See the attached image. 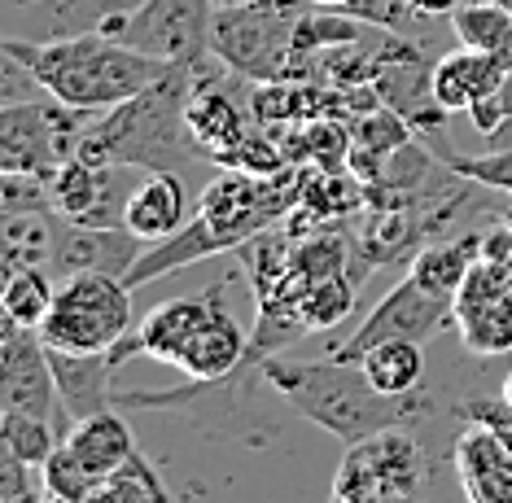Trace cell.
<instances>
[{"label": "cell", "mask_w": 512, "mask_h": 503, "mask_svg": "<svg viewBox=\"0 0 512 503\" xmlns=\"http://www.w3.org/2000/svg\"><path fill=\"white\" fill-rule=\"evenodd\" d=\"M298 189H302V171L285 167L281 175H241V171H224L215 184H206L197 215L184 224L176 237L145 245V254L132 263L127 272V289L158 280L167 272H180L189 263H202L211 254L224 250H241L246 241H254L259 232H267L272 219H281L285 210L298 206Z\"/></svg>", "instance_id": "1"}, {"label": "cell", "mask_w": 512, "mask_h": 503, "mask_svg": "<svg viewBox=\"0 0 512 503\" xmlns=\"http://www.w3.org/2000/svg\"><path fill=\"white\" fill-rule=\"evenodd\" d=\"M263 377L272 381L276 394H285L289 407L298 416H307L311 425H320L324 434L355 447L372 434L386 429H412L416 420L429 416V394H381L368 381V372L359 364H342V359H285L267 355Z\"/></svg>", "instance_id": "2"}, {"label": "cell", "mask_w": 512, "mask_h": 503, "mask_svg": "<svg viewBox=\"0 0 512 503\" xmlns=\"http://www.w3.org/2000/svg\"><path fill=\"white\" fill-rule=\"evenodd\" d=\"M193 88V62H176L154 88L136 92L114 110H101L84 127L75 158L88 167H136V171H184L206 158L197 145L184 101Z\"/></svg>", "instance_id": "3"}, {"label": "cell", "mask_w": 512, "mask_h": 503, "mask_svg": "<svg viewBox=\"0 0 512 503\" xmlns=\"http://www.w3.org/2000/svg\"><path fill=\"white\" fill-rule=\"evenodd\" d=\"M5 57H14L36 75L44 97L71 105V110H114L136 92L154 88L176 62H162L141 49H127L110 31H84L66 40H22L9 35Z\"/></svg>", "instance_id": "4"}, {"label": "cell", "mask_w": 512, "mask_h": 503, "mask_svg": "<svg viewBox=\"0 0 512 503\" xmlns=\"http://www.w3.org/2000/svg\"><path fill=\"white\" fill-rule=\"evenodd\" d=\"M311 0H246V5H219L211 27V57L250 84L289 79L294 62V35Z\"/></svg>", "instance_id": "5"}, {"label": "cell", "mask_w": 512, "mask_h": 503, "mask_svg": "<svg viewBox=\"0 0 512 503\" xmlns=\"http://www.w3.org/2000/svg\"><path fill=\"white\" fill-rule=\"evenodd\" d=\"M132 333V289L114 272H75L57 285L53 311L44 315L40 337L53 350H114Z\"/></svg>", "instance_id": "6"}, {"label": "cell", "mask_w": 512, "mask_h": 503, "mask_svg": "<svg viewBox=\"0 0 512 503\" xmlns=\"http://www.w3.org/2000/svg\"><path fill=\"white\" fill-rule=\"evenodd\" d=\"M425 455L407 429H386L346 447L329 503H421Z\"/></svg>", "instance_id": "7"}, {"label": "cell", "mask_w": 512, "mask_h": 503, "mask_svg": "<svg viewBox=\"0 0 512 503\" xmlns=\"http://www.w3.org/2000/svg\"><path fill=\"white\" fill-rule=\"evenodd\" d=\"M92 110H71L62 101H14L0 110V171L5 175H49L75 158Z\"/></svg>", "instance_id": "8"}, {"label": "cell", "mask_w": 512, "mask_h": 503, "mask_svg": "<svg viewBox=\"0 0 512 503\" xmlns=\"http://www.w3.org/2000/svg\"><path fill=\"white\" fill-rule=\"evenodd\" d=\"M456 477L469 503H512V403L477 399L460 407Z\"/></svg>", "instance_id": "9"}, {"label": "cell", "mask_w": 512, "mask_h": 503, "mask_svg": "<svg viewBox=\"0 0 512 503\" xmlns=\"http://www.w3.org/2000/svg\"><path fill=\"white\" fill-rule=\"evenodd\" d=\"M451 320H456V298L421 285L416 276H403L399 285L368 311V320L359 324L346 342L333 346V359L359 364V359L381 342H421L425 346L429 337L442 333Z\"/></svg>", "instance_id": "10"}, {"label": "cell", "mask_w": 512, "mask_h": 503, "mask_svg": "<svg viewBox=\"0 0 512 503\" xmlns=\"http://www.w3.org/2000/svg\"><path fill=\"white\" fill-rule=\"evenodd\" d=\"M219 0H141L110 27L114 40L162 62H202L211 57V27Z\"/></svg>", "instance_id": "11"}, {"label": "cell", "mask_w": 512, "mask_h": 503, "mask_svg": "<svg viewBox=\"0 0 512 503\" xmlns=\"http://www.w3.org/2000/svg\"><path fill=\"white\" fill-rule=\"evenodd\" d=\"M456 329L473 355L512 350V263L477 259L456 294Z\"/></svg>", "instance_id": "12"}, {"label": "cell", "mask_w": 512, "mask_h": 503, "mask_svg": "<svg viewBox=\"0 0 512 503\" xmlns=\"http://www.w3.org/2000/svg\"><path fill=\"white\" fill-rule=\"evenodd\" d=\"M0 407L22 416H40L66 420L62 412V394H57V377L49 364V346L36 329L5 320V346H0Z\"/></svg>", "instance_id": "13"}, {"label": "cell", "mask_w": 512, "mask_h": 503, "mask_svg": "<svg viewBox=\"0 0 512 503\" xmlns=\"http://www.w3.org/2000/svg\"><path fill=\"white\" fill-rule=\"evenodd\" d=\"M372 88H377L381 105L403 114L416 136H434L442 119H447V110H442V101L434 92V66L425 62L416 44L403 40V31H390L386 44H381V62H377Z\"/></svg>", "instance_id": "14"}, {"label": "cell", "mask_w": 512, "mask_h": 503, "mask_svg": "<svg viewBox=\"0 0 512 503\" xmlns=\"http://www.w3.org/2000/svg\"><path fill=\"white\" fill-rule=\"evenodd\" d=\"M246 350H250V337L237 324V315L224 307V285L206 289V307H202V315H197V324H193L189 342H184V350H180L176 368L189 381L219 385V381H228V377L241 372Z\"/></svg>", "instance_id": "15"}, {"label": "cell", "mask_w": 512, "mask_h": 503, "mask_svg": "<svg viewBox=\"0 0 512 503\" xmlns=\"http://www.w3.org/2000/svg\"><path fill=\"white\" fill-rule=\"evenodd\" d=\"M206 62H211V57L193 62V88H189V101H184V114H189L197 145L206 149V162H211L219 149L237 145V140L250 132L254 114L232 97V88H228L232 70L224 66V75H219V70H211Z\"/></svg>", "instance_id": "16"}, {"label": "cell", "mask_w": 512, "mask_h": 503, "mask_svg": "<svg viewBox=\"0 0 512 503\" xmlns=\"http://www.w3.org/2000/svg\"><path fill=\"white\" fill-rule=\"evenodd\" d=\"M123 224L132 237H141L145 245H158L189 224V197L176 171H149L145 180H136L132 197H127Z\"/></svg>", "instance_id": "17"}, {"label": "cell", "mask_w": 512, "mask_h": 503, "mask_svg": "<svg viewBox=\"0 0 512 503\" xmlns=\"http://www.w3.org/2000/svg\"><path fill=\"white\" fill-rule=\"evenodd\" d=\"M508 70H512V62H504V57L482 53V49H464L460 44V49L442 53L434 62V92L447 114H456V110L469 114L482 97L504 88Z\"/></svg>", "instance_id": "18"}, {"label": "cell", "mask_w": 512, "mask_h": 503, "mask_svg": "<svg viewBox=\"0 0 512 503\" xmlns=\"http://www.w3.org/2000/svg\"><path fill=\"white\" fill-rule=\"evenodd\" d=\"M49 364L57 377V394H62V412H66V429L75 420H88L97 412H110V372L114 359L110 350H92V355H75V350H53L49 346Z\"/></svg>", "instance_id": "19"}, {"label": "cell", "mask_w": 512, "mask_h": 503, "mask_svg": "<svg viewBox=\"0 0 512 503\" xmlns=\"http://www.w3.org/2000/svg\"><path fill=\"white\" fill-rule=\"evenodd\" d=\"M141 0H36L22 22V40H66L84 31H110Z\"/></svg>", "instance_id": "20"}, {"label": "cell", "mask_w": 512, "mask_h": 503, "mask_svg": "<svg viewBox=\"0 0 512 503\" xmlns=\"http://www.w3.org/2000/svg\"><path fill=\"white\" fill-rule=\"evenodd\" d=\"M62 442L75 451V460L84 464L97 482H106L110 473H119L123 464L136 455L132 429H127V420L114 412V407L110 412L88 416V420H75V425L62 434Z\"/></svg>", "instance_id": "21"}, {"label": "cell", "mask_w": 512, "mask_h": 503, "mask_svg": "<svg viewBox=\"0 0 512 503\" xmlns=\"http://www.w3.org/2000/svg\"><path fill=\"white\" fill-rule=\"evenodd\" d=\"M57 250L53 210H5V276L44 267L49 272Z\"/></svg>", "instance_id": "22"}, {"label": "cell", "mask_w": 512, "mask_h": 503, "mask_svg": "<svg viewBox=\"0 0 512 503\" xmlns=\"http://www.w3.org/2000/svg\"><path fill=\"white\" fill-rule=\"evenodd\" d=\"M346 263H351V245L333 232H311V237H298L289 245V285L302 298L311 285L333 276H346Z\"/></svg>", "instance_id": "23"}, {"label": "cell", "mask_w": 512, "mask_h": 503, "mask_svg": "<svg viewBox=\"0 0 512 503\" xmlns=\"http://www.w3.org/2000/svg\"><path fill=\"white\" fill-rule=\"evenodd\" d=\"M359 368L381 394H416L425 385V346L421 342H381L372 346Z\"/></svg>", "instance_id": "24"}, {"label": "cell", "mask_w": 512, "mask_h": 503, "mask_svg": "<svg viewBox=\"0 0 512 503\" xmlns=\"http://www.w3.org/2000/svg\"><path fill=\"white\" fill-rule=\"evenodd\" d=\"M482 259V237H464V241H442V245H425L421 254L412 259V272L421 285L438 289V294H460L464 276H469V267Z\"/></svg>", "instance_id": "25"}, {"label": "cell", "mask_w": 512, "mask_h": 503, "mask_svg": "<svg viewBox=\"0 0 512 503\" xmlns=\"http://www.w3.org/2000/svg\"><path fill=\"white\" fill-rule=\"evenodd\" d=\"M456 22V40L464 49H482L512 62V9H504L499 0H464V5L451 14Z\"/></svg>", "instance_id": "26"}, {"label": "cell", "mask_w": 512, "mask_h": 503, "mask_svg": "<svg viewBox=\"0 0 512 503\" xmlns=\"http://www.w3.org/2000/svg\"><path fill=\"white\" fill-rule=\"evenodd\" d=\"M53 298H57L53 272H44V267L9 272V280H5V320H14V324H22V329L40 333L44 315L53 311Z\"/></svg>", "instance_id": "27"}, {"label": "cell", "mask_w": 512, "mask_h": 503, "mask_svg": "<svg viewBox=\"0 0 512 503\" xmlns=\"http://www.w3.org/2000/svg\"><path fill=\"white\" fill-rule=\"evenodd\" d=\"M88 503H171V495L162 486V477L154 473V464L136 451L119 473H110L106 482L92 490Z\"/></svg>", "instance_id": "28"}, {"label": "cell", "mask_w": 512, "mask_h": 503, "mask_svg": "<svg viewBox=\"0 0 512 503\" xmlns=\"http://www.w3.org/2000/svg\"><path fill=\"white\" fill-rule=\"evenodd\" d=\"M0 447H9L14 455H22L27 464L44 469V464H49V455L62 447V438H57L53 420L22 416V412H0Z\"/></svg>", "instance_id": "29"}, {"label": "cell", "mask_w": 512, "mask_h": 503, "mask_svg": "<svg viewBox=\"0 0 512 503\" xmlns=\"http://www.w3.org/2000/svg\"><path fill=\"white\" fill-rule=\"evenodd\" d=\"M211 162L219 171H241V175H281L289 167L272 132H246L237 145L219 149Z\"/></svg>", "instance_id": "30"}, {"label": "cell", "mask_w": 512, "mask_h": 503, "mask_svg": "<svg viewBox=\"0 0 512 503\" xmlns=\"http://www.w3.org/2000/svg\"><path fill=\"white\" fill-rule=\"evenodd\" d=\"M302 307V320H307V329H333V324H342L346 315L355 311V285L351 276H333V280H320V285H311L307 294L298 298Z\"/></svg>", "instance_id": "31"}, {"label": "cell", "mask_w": 512, "mask_h": 503, "mask_svg": "<svg viewBox=\"0 0 512 503\" xmlns=\"http://www.w3.org/2000/svg\"><path fill=\"white\" fill-rule=\"evenodd\" d=\"M97 486L101 482L75 460V451L66 447V442L49 455V464H44V490H53V495H66V499H75V503H88V495Z\"/></svg>", "instance_id": "32"}, {"label": "cell", "mask_w": 512, "mask_h": 503, "mask_svg": "<svg viewBox=\"0 0 512 503\" xmlns=\"http://www.w3.org/2000/svg\"><path fill=\"white\" fill-rule=\"evenodd\" d=\"M44 495V469L0 447V503H36Z\"/></svg>", "instance_id": "33"}, {"label": "cell", "mask_w": 512, "mask_h": 503, "mask_svg": "<svg viewBox=\"0 0 512 503\" xmlns=\"http://www.w3.org/2000/svg\"><path fill=\"white\" fill-rule=\"evenodd\" d=\"M346 14L364 18V22H372V27H386V31H403L407 18H416L407 0H355Z\"/></svg>", "instance_id": "34"}, {"label": "cell", "mask_w": 512, "mask_h": 503, "mask_svg": "<svg viewBox=\"0 0 512 503\" xmlns=\"http://www.w3.org/2000/svg\"><path fill=\"white\" fill-rule=\"evenodd\" d=\"M469 123L477 127V136H495V127L504 123V97L499 92H491V97H482L469 110Z\"/></svg>", "instance_id": "35"}, {"label": "cell", "mask_w": 512, "mask_h": 503, "mask_svg": "<svg viewBox=\"0 0 512 503\" xmlns=\"http://www.w3.org/2000/svg\"><path fill=\"white\" fill-rule=\"evenodd\" d=\"M499 97H504V123L495 127V136H486V149H512V70L504 88H499Z\"/></svg>", "instance_id": "36"}, {"label": "cell", "mask_w": 512, "mask_h": 503, "mask_svg": "<svg viewBox=\"0 0 512 503\" xmlns=\"http://www.w3.org/2000/svg\"><path fill=\"white\" fill-rule=\"evenodd\" d=\"M407 5H412L416 18H451L464 0H407Z\"/></svg>", "instance_id": "37"}, {"label": "cell", "mask_w": 512, "mask_h": 503, "mask_svg": "<svg viewBox=\"0 0 512 503\" xmlns=\"http://www.w3.org/2000/svg\"><path fill=\"white\" fill-rule=\"evenodd\" d=\"M311 5H316V9H351L355 0H311Z\"/></svg>", "instance_id": "38"}, {"label": "cell", "mask_w": 512, "mask_h": 503, "mask_svg": "<svg viewBox=\"0 0 512 503\" xmlns=\"http://www.w3.org/2000/svg\"><path fill=\"white\" fill-rule=\"evenodd\" d=\"M36 503H75V499H66V495H53V490H44V495Z\"/></svg>", "instance_id": "39"}, {"label": "cell", "mask_w": 512, "mask_h": 503, "mask_svg": "<svg viewBox=\"0 0 512 503\" xmlns=\"http://www.w3.org/2000/svg\"><path fill=\"white\" fill-rule=\"evenodd\" d=\"M504 399L512 403V372H508V381H504Z\"/></svg>", "instance_id": "40"}, {"label": "cell", "mask_w": 512, "mask_h": 503, "mask_svg": "<svg viewBox=\"0 0 512 503\" xmlns=\"http://www.w3.org/2000/svg\"><path fill=\"white\" fill-rule=\"evenodd\" d=\"M219 5H246V0H219Z\"/></svg>", "instance_id": "41"}, {"label": "cell", "mask_w": 512, "mask_h": 503, "mask_svg": "<svg viewBox=\"0 0 512 503\" xmlns=\"http://www.w3.org/2000/svg\"><path fill=\"white\" fill-rule=\"evenodd\" d=\"M499 5H504V9H512V0H499Z\"/></svg>", "instance_id": "42"}, {"label": "cell", "mask_w": 512, "mask_h": 503, "mask_svg": "<svg viewBox=\"0 0 512 503\" xmlns=\"http://www.w3.org/2000/svg\"><path fill=\"white\" fill-rule=\"evenodd\" d=\"M171 503H176V499H171Z\"/></svg>", "instance_id": "43"}]
</instances>
